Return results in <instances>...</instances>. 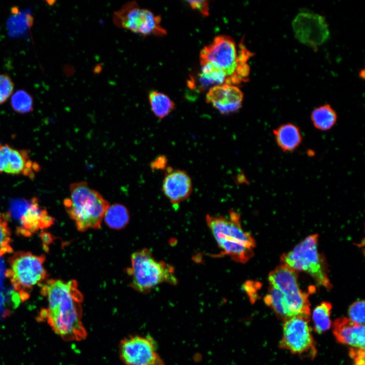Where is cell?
Listing matches in <instances>:
<instances>
[{"instance_id": "obj_1", "label": "cell", "mask_w": 365, "mask_h": 365, "mask_svg": "<svg viewBox=\"0 0 365 365\" xmlns=\"http://www.w3.org/2000/svg\"><path fill=\"white\" fill-rule=\"evenodd\" d=\"M42 288L48 307L42 311L41 316L53 330L65 340H84L87 333L82 320L83 296L77 282L51 279Z\"/></svg>"}, {"instance_id": "obj_2", "label": "cell", "mask_w": 365, "mask_h": 365, "mask_svg": "<svg viewBox=\"0 0 365 365\" xmlns=\"http://www.w3.org/2000/svg\"><path fill=\"white\" fill-rule=\"evenodd\" d=\"M206 221L223 255L243 264L252 258L255 240L243 229L238 212L231 210L227 215L207 214Z\"/></svg>"}, {"instance_id": "obj_3", "label": "cell", "mask_w": 365, "mask_h": 365, "mask_svg": "<svg viewBox=\"0 0 365 365\" xmlns=\"http://www.w3.org/2000/svg\"><path fill=\"white\" fill-rule=\"evenodd\" d=\"M252 55L243 43L238 49L231 36L222 35L202 49L200 61L209 62L222 70L227 78L226 84L235 85L248 81L250 67L247 62Z\"/></svg>"}, {"instance_id": "obj_4", "label": "cell", "mask_w": 365, "mask_h": 365, "mask_svg": "<svg viewBox=\"0 0 365 365\" xmlns=\"http://www.w3.org/2000/svg\"><path fill=\"white\" fill-rule=\"evenodd\" d=\"M69 191L70 196L63 204L78 231L99 228L108 202L85 181L71 184Z\"/></svg>"}, {"instance_id": "obj_5", "label": "cell", "mask_w": 365, "mask_h": 365, "mask_svg": "<svg viewBox=\"0 0 365 365\" xmlns=\"http://www.w3.org/2000/svg\"><path fill=\"white\" fill-rule=\"evenodd\" d=\"M131 262V267L127 270L131 278L130 285L138 292L147 293L162 283H177L174 268L156 260L146 248L134 252Z\"/></svg>"}, {"instance_id": "obj_6", "label": "cell", "mask_w": 365, "mask_h": 365, "mask_svg": "<svg viewBox=\"0 0 365 365\" xmlns=\"http://www.w3.org/2000/svg\"><path fill=\"white\" fill-rule=\"evenodd\" d=\"M281 261L297 271L307 272L318 286L332 287L325 260L318 250L317 234L307 236L292 250L283 253Z\"/></svg>"}, {"instance_id": "obj_7", "label": "cell", "mask_w": 365, "mask_h": 365, "mask_svg": "<svg viewBox=\"0 0 365 365\" xmlns=\"http://www.w3.org/2000/svg\"><path fill=\"white\" fill-rule=\"evenodd\" d=\"M45 259L44 256L29 252H18L11 258L6 275L15 290L25 292L45 279Z\"/></svg>"}, {"instance_id": "obj_8", "label": "cell", "mask_w": 365, "mask_h": 365, "mask_svg": "<svg viewBox=\"0 0 365 365\" xmlns=\"http://www.w3.org/2000/svg\"><path fill=\"white\" fill-rule=\"evenodd\" d=\"M114 23L118 27L129 30L143 36L165 35L166 30L161 26V18L150 10L140 8L135 1L122 6L113 15Z\"/></svg>"}, {"instance_id": "obj_9", "label": "cell", "mask_w": 365, "mask_h": 365, "mask_svg": "<svg viewBox=\"0 0 365 365\" xmlns=\"http://www.w3.org/2000/svg\"><path fill=\"white\" fill-rule=\"evenodd\" d=\"M309 322V316L302 314L285 319L279 347L300 357L313 359L317 350Z\"/></svg>"}, {"instance_id": "obj_10", "label": "cell", "mask_w": 365, "mask_h": 365, "mask_svg": "<svg viewBox=\"0 0 365 365\" xmlns=\"http://www.w3.org/2000/svg\"><path fill=\"white\" fill-rule=\"evenodd\" d=\"M270 284L284 295L291 311L295 314L309 316L310 304L308 295L302 291L298 283V271L281 264L269 274Z\"/></svg>"}, {"instance_id": "obj_11", "label": "cell", "mask_w": 365, "mask_h": 365, "mask_svg": "<svg viewBox=\"0 0 365 365\" xmlns=\"http://www.w3.org/2000/svg\"><path fill=\"white\" fill-rule=\"evenodd\" d=\"M292 28L299 42L315 51L330 38L328 25L325 18L314 12L302 11L298 13L292 21Z\"/></svg>"}, {"instance_id": "obj_12", "label": "cell", "mask_w": 365, "mask_h": 365, "mask_svg": "<svg viewBox=\"0 0 365 365\" xmlns=\"http://www.w3.org/2000/svg\"><path fill=\"white\" fill-rule=\"evenodd\" d=\"M120 357L125 365H164L156 352V345L150 337L131 336L119 345Z\"/></svg>"}, {"instance_id": "obj_13", "label": "cell", "mask_w": 365, "mask_h": 365, "mask_svg": "<svg viewBox=\"0 0 365 365\" xmlns=\"http://www.w3.org/2000/svg\"><path fill=\"white\" fill-rule=\"evenodd\" d=\"M162 190L174 207L188 199L193 191L192 179L187 171L167 167Z\"/></svg>"}, {"instance_id": "obj_14", "label": "cell", "mask_w": 365, "mask_h": 365, "mask_svg": "<svg viewBox=\"0 0 365 365\" xmlns=\"http://www.w3.org/2000/svg\"><path fill=\"white\" fill-rule=\"evenodd\" d=\"M243 93L235 85L224 84L212 87L206 95V101L221 114L229 115L242 106Z\"/></svg>"}, {"instance_id": "obj_15", "label": "cell", "mask_w": 365, "mask_h": 365, "mask_svg": "<svg viewBox=\"0 0 365 365\" xmlns=\"http://www.w3.org/2000/svg\"><path fill=\"white\" fill-rule=\"evenodd\" d=\"M54 220L40 207L38 199L33 198L21 216L20 232L24 235H31L40 229L51 226Z\"/></svg>"}, {"instance_id": "obj_16", "label": "cell", "mask_w": 365, "mask_h": 365, "mask_svg": "<svg viewBox=\"0 0 365 365\" xmlns=\"http://www.w3.org/2000/svg\"><path fill=\"white\" fill-rule=\"evenodd\" d=\"M333 333L340 343L364 349V324H357L347 317H340L334 322Z\"/></svg>"}, {"instance_id": "obj_17", "label": "cell", "mask_w": 365, "mask_h": 365, "mask_svg": "<svg viewBox=\"0 0 365 365\" xmlns=\"http://www.w3.org/2000/svg\"><path fill=\"white\" fill-rule=\"evenodd\" d=\"M40 169V166L30 159L28 150L11 147L6 160L4 173L23 175L32 178Z\"/></svg>"}, {"instance_id": "obj_18", "label": "cell", "mask_w": 365, "mask_h": 365, "mask_svg": "<svg viewBox=\"0 0 365 365\" xmlns=\"http://www.w3.org/2000/svg\"><path fill=\"white\" fill-rule=\"evenodd\" d=\"M277 146L284 152H293L301 144L303 136L298 126L293 123H283L273 130Z\"/></svg>"}, {"instance_id": "obj_19", "label": "cell", "mask_w": 365, "mask_h": 365, "mask_svg": "<svg viewBox=\"0 0 365 365\" xmlns=\"http://www.w3.org/2000/svg\"><path fill=\"white\" fill-rule=\"evenodd\" d=\"M265 303L270 307L280 319L285 320L295 315L290 309L285 296L278 288L270 284L265 297Z\"/></svg>"}, {"instance_id": "obj_20", "label": "cell", "mask_w": 365, "mask_h": 365, "mask_svg": "<svg viewBox=\"0 0 365 365\" xmlns=\"http://www.w3.org/2000/svg\"><path fill=\"white\" fill-rule=\"evenodd\" d=\"M313 126L317 130L325 131L336 125L338 116L336 111L329 104H324L314 108L310 115Z\"/></svg>"}, {"instance_id": "obj_21", "label": "cell", "mask_w": 365, "mask_h": 365, "mask_svg": "<svg viewBox=\"0 0 365 365\" xmlns=\"http://www.w3.org/2000/svg\"><path fill=\"white\" fill-rule=\"evenodd\" d=\"M148 98L152 111L160 119L167 117L175 108L174 102L163 93L151 91Z\"/></svg>"}, {"instance_id": "obj_22", "label": "cell", "mask_w": 365, "mask_h": 365, "mask_svg": "<svg viewBox=\"0 0 365 365\" xmlns=\"http://www.w3.org/2000/svg\"><path fill=\"white\" fill-rule=\"evenodd\" d=\"M200 64L201 69L199 74V81L202 89L210 86L226 84L227 78L222 70L209 62H200Z\"/></svg>"}, {"instance_id": "obj_23", "label": "cell", "mask_w": 365, "mask_h": 365, "mask_svg": "<svg viewBox=\"0 0 365 365\" xmlns=\"http://www.w3.org/2000/svg\"><path fill=\"white\" fill-rule=\"evenodd\" d=\"M104 220L110 228L119 230L125 227L129 221V213L122 204L115 203L109 205L104 216Z\"/></svg>"}, {"instance_id": "obj_24", "label": "cell", "mask_w": 365, "mask_h": 365, "mask_svg": "<svg viewBox=\"0 0 365 365\" xmlns=\"http://www.w3.org/2000/svg\"><path fill=\"white\" fill-rule=\"evenodd\" d=\"M332 304L328 302H322L314 309L312 319L314 331L320 334L331 328L332 322L330 318Z\"/></svg>"}, {"instance_id": "obj_25", "label": "cell", "mask_w": 365, "mask_h": 365, "mask_svg": "<svg viewBox=\"0 0 365 365\" xmlns=\"http://www.w3.org/2000/svg\"><path fill=\"white\" fill-rule=\"evenodd\" d=\"M11 104L13 109L20 114L27 113L33 110L32 97L23 90H19L13 94Z\"/></svg>"}, {"instance_id": "obj_26", "label": "cell", "mask_w": 365, "mask_h": 365, "mask_svg": "<svg viewBox=\"0 0 365 365\" xmlns=\"http://www.w3.org/2000/svg\"><path fill=\"white\" fill-rule=\"evenodd\" d=\"M9 215L0 212V256L12 252L11 231L8 226Z\"/></svg>"}, {"instance_id": "obj_27", "label": "cell", "mask_w": 365, "mask_h": 365, "mask_svg": "<svg viewBox=\"0 0 365 365\" xmlns=\"http://www.w3.org/2000/svg\"><path fill=\"white\" fill-rule=\"evenodd\" d=\"M364 301L357 300L353 302L349 307L348 315L350 319L359 324L364 323Z\"/></svg>"}, {"instance_id": "obj_28", "label": "cell", "mask_w": 365, "mask_h": 365, "mask_svg": "<svg viewBox=\"0 0 365 365\" xmlns=\"http://www.w3.org/2000/svg\"><path fill=\"white\" fill-rule=\"evenodd\" d=\"M14 84L8 75H0V104L6 102L11 96Z\"/></svg>"}, {"instance_id": "obj_29", "label": "cell", "mask_w": 365, "mask_h": 365, "mask_svg": "<svg viewBox=\"0 0 365 365\" xmlns=\"http://www.w3.org/2000/svg\"><path fill=\"white\" fill-rule=\"evenodd\" d=\"M349 356L354 360L353 365H365L364 349L351 348Z\"/></svg>"}, {"instance_id": "obj_30", "label": "cell", "mask_w": 365, "mask_h": 365, "mask_svg": "<svg viewBox=\"0 0 365 365\" xmlns=\"http://www.w3.org/2000/svg\"><path fill=\"white\" fill-rule=\"evenodd\" d=\"M188 2L192 9L198 10L203 16L209 15V5L206 1H189Z\"/></svg>"}, {"instance_id": "obj_31", "label": "cell", "mask_w": 365, "mask_h": 365, "mask_svg": "<svg viewBox=\"0 0 365 365\" xmlns=\"http://www.w3.org/2000/svg\"><path fill=\"white\" fill-rule=\"evenodd\" d=\"M12 147L0 142V174L4 173L6 160Z\"/></svg>"}, {"instance_id": "obj_32", "label": "cell", "mask_w": 365, "mask_h": 365, "mask_svg": "<svg viewBox=\"0 0 365 365\" xmlns=\"http://www.w3.org/2000/svg\"><path fill=\"white\" fill-rule=\"evenodd\" d=\"M259 284L253 283L251 281H248L245 285V289L247 293L251 302L254 303L257 300V295L256 294L257 285Z\"/></svg>"}, {"instance_id": "obj_33", "label": "cell", "mask_w": 365, "mask_h": 365, "mask_svg": "<svg viewBox=\"0 0 365 365\" xmlns=\"http://www.w3.org/2000/svg\"><path fill=\"white\" fill-rule=\"evenodd\" d=\"M152 169H166L167 167V159L164 156H160L154 160L151 164Z\"/></svg>"}, {"instance_id": "obj_34", "label": "cell", "mask_w": 365, "mask_h": 365, "mask_svg": "<svg viewBox=\"0 0 365 365\" xmlns=\"http://www.w3.org/2000/svg\"><path fill=\"white\" fill-rule=\"evenodd\" d=\"M41 238L46 244H49L53 241V238L51 235L47 233H44L41 234Z\"/></svg>"}, {"instance_id": "obj_35", "label": "cell", "mask_w": 365, "mask_h": 365, "mask_svg": "<svg viewBox=\"0 0 365 365\" xmlns=\"http://www.w3.org/2000/svg\"><path fill=\"white\" fill-rule=\"evenodd\" d=\"M360 77H361L362 79H364V69H363L361 70L359 73Z\"/></svg>"}]
</instances>
